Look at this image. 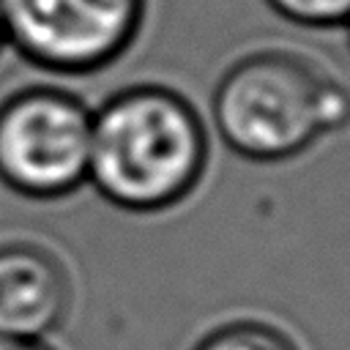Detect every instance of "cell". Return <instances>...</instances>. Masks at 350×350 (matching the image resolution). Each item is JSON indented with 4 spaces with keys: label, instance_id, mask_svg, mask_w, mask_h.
Here are the masks:
<instances>
[{
    "label": "cell",
    "instance_id": "1",
    "mask_svg": "<svg viewBox=\"0 0 350 350\" xmlns=\"http://www.w3.org/2000/svg\"><path fill=\"white\" fill-rule=\"evenodd\" d=\"M208 134L197 109L164 85H134L93 115L88 180L115 205L161 211L200 180Z\"/></svg>",
    "mask_w": 350,
    "mask_h": 350
},
{
    "label": "cell",
    "instance_id": "2",
    "mask_svg": "<svg viewBox=\"0 0 350 350\" xmlns=\"http://www.w3.org/2000/svg\"><path fill=\"white\" fill-rule=\"evenodd\" d=\"M211 109L235 153L282 161L350 123V90L298 52L257 49L221 74Z\"/></svg>",
    "mask_w": 350,
    "mask_h": 350
},
{
    "label": "cell",
    "instance_id": "3",
    "mask_svg": "<svg viewBox=\"0 0 350 350\" xmlns=\"http://www.w3.org/2000/svg\"><path fill=\"white\" fill-rule=\"evenodd\" d=\"M93 112L63 88L33 85L0 101V180L25 197H63L88 180Z\"/></svg>",
    "mask_w": 350,
    "mask_h": 350
},
{
    "label": "cell",
    "instance_id": "4",
    "mask_svg": "<svg viewBox=\"0 0 350 350\" xmlns=\"http://www.w3.org/2000/svg\"><path fill=\"white\" fill-rule=\"evenodd\" d=\"M145 0H0L5 41L55 74H93L137 38Z\"/></svg>",
    "mask_w": 350,
    "mask_h": 350
},
{
    "label": "cell",
    "instance_id": "5",
    "mask_svg": "<svg viewBox=\"0 0 350 350\" xmlns=\"http://www.w3.org/2000/svg\"><path fill=\"white\" fill-rule=\"evenodd\" d=\"M68 279L63 265L38 246L0 249V336L41 339L66 314Z\"/></svg>",
    "mask_w": 350,
    "mask_h": 350
},
{
    "label": "cell",
    "instance_id": "6",
    "mask_svg": "<svg viewBox=\"0 0 350 350\" xmlns=\"http://www.w3.org/2000/svg\"><path fill=\"white\" fill-rule=\"evenodd\" d=\"M194 350H298L295 342L273 325L241 320L208 334Z\"/></svg>",
    "mask_w": 350,
    "mask_h": 350
},
{
    "label": "cell",
    "instance_id": "7",
    "mask_svg": "<svg viewBox=\"0 0 350 350\" xmlns=\"http://www.w3.org/2000/svg\"><path fill=\"white\" fill-rule=\"evenodd\" d=\"M279 16L304 27H339L350 16V0H265Z\"/></svg>",
    "mask_w": 350,
    "mask_h": 350
},
{
    "label": "cell",
    "instance_id": "8",
    "mask_svg": "<svg viewBox=\"0 0 350 350\" xmlns=\"http://www.w3.org/2000/svg\"><path fill=\"white\" fill-rule=\"evenodd\" d=\"M0 350H52L41 339H19V336H0Z\"/></svg>",
    "mask_w": 350,
    "mask_h": 350
},
{
    "label": "cell",
    "instance_id": "9",
    "mask_svg": "<svg viewBox=\"0 0 350 350\" xmlns=\"http://www.w3.org/2000/svg\"><path fill=\"white\" fill-rule=\"evenodd\" d=\"M342 27H345V30H347V41H350V16H347V22H345V25H342Z\"/></svg>",
    "mask_w": 350,
    "mask_h": 350
},
{
    "label": "cell",
    "instance_id": "10",
    "mask_svg": "<svg viewBox=\"0 0 350 350\" xmlns=\"http://www.w3.org/2000/svg\"><path fill=\"white\" fill-rule=\"evenodd\" d=\"M3 41H5V36H3V22H0V46H3Z\"/></svg>",
    "mask_w": 350,
    "mask_h": 350
}]
</instances>
